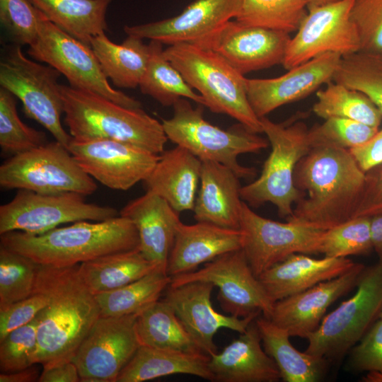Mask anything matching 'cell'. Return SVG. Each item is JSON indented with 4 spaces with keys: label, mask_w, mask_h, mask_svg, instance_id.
Instances as JSON below:
<instances>
[{
    "label": "cell",
    "mask_w": 382,
    "mask_h": 382,
    "mask_svg": "<svg viewBox=\"0 0 382 382\" xmlns=\"http://www.w3.org/2000/svg\"><path fill=\"white\" fill-rule=\"evenodd\" d=\"M366 180L349 149L318 146L298 163L294 183L301 194L287 221L325 231L354 218Z\"/></svg>",
    "instance_id": "obj_1"
},
{
    "label": "cell",
    "mask_w": 382,
    "mask_h": 382,
    "mask_svg": "<svg viewBox=\"0 0 382 382\" xmlns=\"http://www.w3.org/2000/svg\"><path fill=\"white\" fill-rule=\"evenodd\" d=\"M78 265H38L35 291L43 293L48 299L39 313L35 360L43 369L73 361L100 316L96 296L80 278Z\"/></svg>",
    "instance_id": "obj_2"
},
{
    "label": "cell",
    "mask_w": 382,
    "mask_h": 382,
    "mask_svg": "<svg viewBox=\"0 0 382 382\" xmlns=\"http://www.w3.org/2000/svg\"><path fill=\"white\" fill-rule=\"evenodd\" d=\"M134 224L118 216L101 221H80L41 234L19 231L1 234V245L40 265H79L97 257L139 248Z\"/></svg>",
    "instance_id": "obj_3"
},
{
    "label": "cell",
    "mask_w": 382,
    "mask_h": 382,
    "mask_svg": "<svg viewBox=\"0 0 382 382\" xmlns=\"http://www.w3.org/2000/svg\"><path fill=\"white\" fill-rule=\"evenodd\" d=\"M64 122L77 140L109 139L160 155L168 140L162 122L141 108L120 105L98 94L61 85Z\"/></svg>",
    "instance_id": "obj_4"
},
{
    "label": "cell",
    "mask_w": 382,
    "mask_h": 382,
    "mask_svg": "<svg viewBox=\"0 0 382 382\" xmlns=\"http://www.w3.org/2000/svg\"><path fill=\"white\" fill-rule=\"evenodd\" d=\"M163 54L212 112L230 116L252 132L262 133L260 119L247 98L246 78L220 55L188 43L169 45Z\"/></svg>",
    "instance_id": "obj_5"
},
{
    "label": "cell",
    "mask_w": 382,
    "mask_h": 382,
    "mask_svg": "<svg viewBox=\"0 0 382 382\" xmlns=\"http://www.w3.org/2000/svg\"><path fill=\"white\" fill-rule=\"evenodd\" d=\"M202 106L193 108L188 99L180 98L173 105V116L162 120L168 139L186 149L201 161L221 163L240 178L253 177L255 169L241 165L238 157L267 148L268 140L240 123L228 129L212 125L204 119Z\"/></svg>",
    "instance_id": "obj_6"
},
{
    "label": "cell",
    "mask_w": 382,
    "mask_h": 382,
    "mask_svg": "<svg viewBox=\"0 0 382 382\" xmlns=\"http://www.w3.org/2000/svg\"><path fill=\"white\" fill-rule=\"evenodd\" d=\"M260 119L262 133L271 146L260 177L241 187V199L250 206L273 204L281 217H290L293 204L302 197L294 183V172L300 160L311 149L305 122L276 123L266 116Z\"/></svg>",
    "instance_id": "obj_7"
},
{
    "label": "cell",
    "mask_w": 382,
    "mask_h": 382,
    "mask_svg": "<svg viewBox=\"0 0 382 382\" xmlns=\"http://www.w3.org/2000/svg\"><path fill=\"white\" fill-rule=\"evenodd\" d=\"M61 73L50 65L28 59L21 46L4 47L0 60V85L21 101L23 111L68 147L72 137L64 129V101L58 79Z\"/></svg>",
    "instance_id": "obj_8"
},
{
    "label": "cell",
    "mask_w": 382,
    "mask_h": 382,
    "mask_svg": "<svg viewBox=\"0 0 382 382\" xmlns=\"http://www.w3.org/2000/svg\"><path fill=\"white\" fill-rule=\"evenodd\" d=\"M355 294L324 316L307 337L306 352L339 359L350 350L379 318L382 309V265L365 267Z\"/></svg>",
    "instance_id": "obj_9"
},
{
    "label": "cell",
    "mask_w": 382,
    "mask_h": 382,
    "mask_svg": "<svg viewBox=\"0 0 382 382\" xmlns=\"http://www.w3.org/2000/svg\"><path fill=\"white\" fill-rule=\"evenodd\" d=\"M0 186L6 190L76 192L84 196L97 190L93 178L79 166L68 149L56 140L4 161L0 166Z\"/></svg>",
    "instance_id": "obj_10"
},
{
    "label": "cell",
    "mask_w": 382,
    "mask_h": 382,
    "mask_svg": "<svg viewBox=\"0 0 382 382\" xmlns=\"http://www.w3.org/2000/svg\"><path fill=\"white\" fill-rule=\"evenodd\" d=\"M28 53L59 71L71 87L98 94L124 107L141 108L139 101L110 86L91 47L56 26L42 13L37 37Z\"/></svg>",
    "instance_id": "obj_11"
},
{
    "label": "cell",
    "mask_w": 382,
    "mask_h": 382,
    "mask_svg": "<svg viewBox=\"0 0 382 382\" xmlns=\"http://www.w3.org/2000/svg\"><path fill=\"white\" fill-rule=\"evenodd\" d=\"M85 197L76 192L18 190L11 201L0 207V234L19 231L37 235L63 224L101 221L119 216L113 207L88 203Z\"/></svg>",
    "instance_id": "obj_12"
},
{
    "label": "cell",
    "mask_w": 382,
    "mask_h": 382,
    "mask_svg": "<svg viewBox=\"0 0 382 382\" xmlns=\"http://www.w3.org/2000/svg\"><path fill=\"white\" fill-rule=\"evenodd\" d=\"M208 282L219 289L221 308L238 318L262 314L270 318L274 302L253 273L242 249L222 255L195 271L171 277L170 286Z\"/></svg>",
    "instance_id": "obj_13"
},
{
    "label": "cell",
    "mask_w": 382,
    "mask_h": 382,
    "mask_svg": "<svg viewBox=\"0 0 382 382\" xmlns=\"http://www.w3.org/2000/svg\"><path fill=\"white\" fill-rule=\"evenodd\" d=\"M354 1L308 7L289 42L282 66L288 70L326 53L345 57L359 51V35L351 16Z\"/></svg>",
    "instance_id": "obj_14"
},
{
    "label": "cell",
    "mask_w": 382,
    "mask_h": 382,
    "mask_svg": "<svg viewBox=\"0 0 382 382\" xmlns=\"http://www.w3.org/2000/svg\"><path fill=\"white\" fill-rule=\"evenodd\" d=\"M240 229L243 233L242 250L257 277L292 254H319L324 231L302 224L262 217L245 202Z\"/></svg>",
    "instance_id": "obj_15"
},
{
    "label": "cell",
    "mask_w": 382,
    "mask_h": 382,
    "mask_svg": "<svg viewBox=\"0 0 382 382\" xmlns=\"http://www.w3.org/2000/svg\"><path fill=\"white\" fill-rule=\"evenodd\" d=\"M137 315L102 316L79 346L73 362L82 382H116L140 346Z\"/></svg>",
    "instance_id": "obj_16"
},
{
    "label": "cell",
    "mask_w": 382,
    "mask_h": 382,
    "mask_svg": "<svg viewBox=\"0 0 382 382\" xmlns=\"http://www.w3.org/2000/svg\"><path fill=\"white\" fill-rule=\"evenodd\" d=\"M67 149L87 174L116 190H127L144 181L159 159V155L109 139L72 138Z\"/></svg>",
    "instance_id": "obj_17"
},
{
    "label": "cell",
    "mask_w": 382,
    "mask_h": 382,
    "mask_svg": "<svg viewBox=\"0 0 382 382\" xmlns=\"http://www.w3.org/2000/svg\"><path fill=\"white\" fill-rule=\"evenodd\" d=\"M243 0H195L180 13L166 19L125 25L127 35L173 45H201L228 21L235 19Z\"/></svg>",
    "instance_id": "obj_18"
},
{
    "label": "cell",
    "mask_w": 382,
    "mask_h": 382,
    "mask_svg": "<svg viewBox=\"0 0 382 382\" xmlns=\"http://www.w3.org/2000/svg\"><path fill=\"white\" fill-rule=\"evenodd\" d=\"M290 39L287 33L245 25L234 19L199 47L215 52L245 75L282 64Z\"/></svg>",
    "instance_id": "obj_19"
},
{
    "label": "cell",
    "mask_w": 382,
    "mask_h": 382,
    "mask_svg": "<svg viewBox=\"0 0 382 382\" xmlns=\"http://www.w3.org/2000/svg\"><path fill=\"white\" fill-rule=\"evenodd\" d=\"M342 56L326 53L294 66L278 77L246 79L248 102L261 118L275 109L302 99L333 81Z\"/></svg>",
    "instance_id": "obj_20"
},
{
    "label": "cell",
    "mask_w": 382,
    "mask_h": 382,
    "mask_svg": "<svg viewBox=\"0 0 382 382\" xmlns=\"http://www.w3.org/2000/svg\"><path fill=\"white\" fill-rule=\"evenodd\" d=\"M214 287L213 284L203 282L170 285L163 299L172 307L200 349L209 357L218 352L214 337L219 330L227 328L242 333L260 315L238 318L219 313L211 301Z\"/></svg>",
    "instance_id": "obj_21"
},
{
    "label": "cell",
    "mask_w": 382,
    "mask_h": 382,
    "mask_svg": "<svg viewBox=\"0 0 382 382\" xmlns=\"http://www.w3.org/2000/svg\"><path fill=\"white\" fill-rule=\"evenodd\" d=\"M365 267L355 263L337 277L274 302L270 319L291 337L306 339L318 328L330 305L357 286Z\"/></svg>",
    "instance_id": "obj_22"
},
{
    "label": "cell",
    "mask_w": 382,
    "mask_h": 382,
    "mask_svg": "<svg viewBox=\"0 0 382 382\" xmlns=\"http://www.w3.org/2000/svg\"><path fill=\"white\" fill-rule=\"evenodd\" d=\"M120 215L129 219L136 226L141 254L166 270L177 230L182 222L179 213L163 198L147 190L129 201Z\"/></svg>",
    "instance_id": "obj_23"
},
{
    "label": "cell",
    "mask_w": 382,
    "mask_h": 382,
    "mask_svg": "<svg viewBox=\"0 0 382 382\" xmlns=\"http://www.w3.org/2000/svg\"><path fill=\"white\" fill-rule=\"evenodd\" d=\"M243 233L241 229L221 227L197 221L194 224L181 222L166 267L173 277L191 272L226 253L242 249Z\"/></svg>",
    "instance_id": "obj_24"
},
{
    "label": "cell",
    "mask_w": 382,
    "mask_h": 382,
    "mask_svg": "<svg viewBox=\"0 0 382 382\" xmlns=\"http://www.w3.org/2000/svg\"><path fill=\"white\" fill-rule=\"evenodd\" d=\"M209 369L217 382H277L274 361L265 352L255 319L238 338L209 357Z\"/></svg>",
    "instance_id": "obj_25"
},
{
    "label": "cell",
    "mask_w": 382,
    "mask_h": 382,
    "mask_svg": "<svg viewBox=\"0 0 382 382\" xmlns=\"http://www.w3.org/2000/svg\"><path fill=\"white\" fill-rule=\"evenodd\" d=\"M355 263L348 257L324 256L316 259L295 253L265 271L258 279L274 303L337 277Z\"/></svg>",
    "instance_id": "obj_26"
},
{
    "label": "cell",
    "mask_w": 382,
    "mask_h": 382,
    "mask_svg": "<svg viewBox=\"0 0 382 382\" xmlns=\"http://www.w3.org/2000/svg\"><path fill=\"white\" fill-rule=\"evenodd\" d=\"M239 179L234 171L221 163L202 161L200 187L192 210L195 220L240 229L243 201Z\"/></svg>",
    "instance_id": "obj_27"
},
{
    "label": "cell",
    "mask_w": 382,
    "mask_h": 382,
    "mask_svg": "<svg viewBox=\"0 0 382 382\" xmlns=\"http://www.w3.org/2000/svg\"><path fill=\"white\" fill-rule=\"evenodd\" d=\"M202 161L186 149L176 145L164 151L143 181L147 190L163 198L178 213L193 210Z\"/></svg>",
    "instance_id": "obj_28"
},
{
    "label": "cell",
    "mask_w": 382,
    "mask_h": 382,
    "mask_svg": "<svg viewBox=\"0 0 382 382\" xmlns=\"http://www.w3.org/2000/svg\"><path fill=\"white\" fill-rule=\"evenodd\" d=\"M204 353H188L140 345L116 382H144L160 377L188 374L214 381Z\"/></svg>",
    "instance_id": "obj_29"
},
{
    "label": "cell",
    "mask_w": 382,
    "mask_h": 382,
    "mask_svg": "<svg viewBox=\"0 0 382 382\" xmlns=\"http://www.w3.org/2000/svg\"><path fill=\"white\" fill-rule=\"evenodd\" d=\"M255 323L265 352L274 361L285 382H316L327 369V359L300 352L291 343L289 332L264 316Z\"/></svg>",
    "instance_id": "obj_30"
},
{
    "label": "cell",
    "mask_w": 382,
    "mask_h": 382,
    "mask_svg": "<svg viewBox=\"0 0 382 382\" xmlns=\"http://www.w3.org/2000/svg\"><path fill=\"white\" fill-rule=\"evenodd\" d=\"M91 47L103 72L120 88H135L146 69L151 51L143 39L127 35L122 44H115L105 33L93 37Z\"/></svg>",
    "instance_id": "obj_31"
},
{
    "label": "cell",
    "mask_w": 382,
    "mask_h": 382,
    "mask_svg": "<svg viewBox=\"0 0 382 382\" xmlns=\"http://www.w3.org/2000/svg\"><path fill=\"white\" fill-rule=\"evenodd\" d=\"M157 268L164 269L147 260L137 248L82 262L78 265V273L96 295L129 284Z\"/></svg>",
    "instance_id": "obj_32"
},
{
    "label": "cell",
    "mask_w": 382,
    "mask_h": 382,
    "mask_svg": "<svg viewBox=\"0 0 382 382\" xmlns=\"http://www.w3.org/2000/svg\"><path fill=\"white\" fill-rule=\"evenodd\" d=\"M56 26L91 47L105 33L106 12L112 0H30Z\"/></svg>",
    "instance_id": "obj_33"
},
{
    "label": "cell",
    "mask_w": 382,
    "mask_h": 382,
    "mask_svg": "<svg viewBox=\"0 0 382 382\" xmlns=\"http://www.w3.org/2000/svg\"><path fill=\"white\" fill-rule=\"evenodd\" d=\"M136 331L140 345L188 353H204L172 307L163 299L154 302L137 314Z\"/></svg>",
    "instance_id": "obj_34"
},
{
    "label": "cell",
    "mask_w": 382,
    "mask_h": 382,
    "mask_svg": "<svg viewBox=\"0 0 382 382\" xmlns=\"http://www.w3.org/2000/svg\"><path fill=\"white\" fill-rule=\"evenodd\" d=\"M166 270L157 268L116 289L95 295L102 316L137 315L154 302L170 286Z\"/></svg>",
    "instance_id": "obj_35"
},
{
    "label": "cell",
    "mask_w": 382,
    "mask_h": 382,
    "mask_svg": "<svg viewBox=\"0 0 382 382\" xmlns=\"http://www.w3.org/2000/svg\"><path fill=\"white\" fill-rule=\"evenodd\" d=\"M151 54L140 81L141 93L163 106H173L180 98L191 100L204 106L203 98L194 91L181 74L164 56L162 43L151 40Z\"/></svg>",
    "instance_id": "obj_36"
},
{
    "label": "cell",
    "mask_w": 382,
    "mask_h": 382,
    "mask_svg": "<svg viewBox=\"0 0 382 382\" xmlns=\"http://www.w3.org/2000/svg\"><path fill=\"white\" fill-rule=\"evenodd\" d=\"M314 113L325 120L340 117L355 120L378 128L382 112L364 93L332 81L316 93Z\"/></svg>",
    "instance_id": "obj_37"
},
{
    "label": "cell",
    "mask_w": 382,
    "mask_h": 382,
    "mask_svg": "<svg viewBox=\"0 0 382 382\" xmlns=\"http://www.w3.org/2000/svg\"><path fill=\"white\" fill-rule=\"evenodd\" d=\"M308 5V0H243L235 20L245 25L289 34L298 30Z\"/></svg>",
    "instance_id": "obj_38"
},
{
    "label": "cell",
    "mask_w": 382,
    "mask_h": 382,
    "mask_svg": "<svg viewBox=\"0 0 382 382\" xmlns=\"http://www.w3.org/2000/svg\"><path fill=\"white\" fill-rule=\"evenodd\" d=\"M333 81L364 93L382 112V52L342 57Z\"/></svg>",
    "instance_id": "obj_39"
},
{
    "label": "cell",
    "mask_w": 382,
    "mask_h": 382,
    "mask_svg": "<svg viewBox=\"0 0 382 382\" xmlns=\"http://www.w3.org/2000/svg\"><path fill=\"white\" fill-rule=\"evenodd\" d=\"M38 264L0 244V311L34 293Z\"/></svg>",
    "instance_id": "obj_40"
},
{
    "label": "cell",
    "mask_w": 382,
    "mask_h": 382,
    "mask_svg": "<svg viewBox=\"0 0 382 382\" xmlns=\"http://www.w3.org/2000/svg\"><path fill=\"white\" fill-rule=\"evenodd\" d=\"M45 132L32 128L20 119L14 96L0 88V147L11 156L47 143Z\"/></svg>",
    "instance_id": "obj_41"
},
{
    "label": "cell",
    "mask_w": 382,
    "mask_h": 382,
    "mask_svg": "<svg viewBox=\"0 0 382 382\" xmlns=\"http://www.w3.org/2000/svg\"><path fill=\"white\" fill-rule=\"evenodd\" d=\"M372 249L371 218L368 217H355L324 231L320 243V253L330 257L364 255Z\"/></svg>",
    "instance_id": "obj_42"
},
{
    "label": "cell",
    "mask_w": 382,
    "mask_h": 382,
    "mask_svg": "<svg viewBox=\"0 0 382 382\" xmlns=\"http://www.w3.org/2000/svg\"><path fill=\"white\" fill-rule=\"evenodd\" d=\"M378 128L355 120L330 117L308 130L311 148L331 146L350 149L369 140Z\"/></svg>",
    "instance_id": "obj_43"
},
{
    "label": "cell",
    "mask_w": 382,
    "mask_h": 382,
    "mask_svg": "<svg viewBox=\"0 0 382 382\" xmlns=\"http://www.w3.org/2000/svg\"><path fill=\"white\" fill-rule=\"evenodd\" d=\"M38 323L39 313L31 322L11 331L0 341L1 372H13L36 364Z\"/></svg>",
    "instance_id": "obj_44"
},
{
    "label": "cell",
    "mask_w": 382,
    "mask_h": 382,
    "mask_svg": "<svg viewBox=\"0 0 382 382\" xmlns=\"http://www.w3.org/2000/svg\"><path fill=\"white\" fill-rule=\"evenodd\" d=\"M41 14L30 0H0V22L13 44L35 42Z\"/></svg>",
    "instance_id": "obj_45"
},
{
    "label": "cell",
    "mask_w": 382,
    "mask_h": 382,
    "mask_svg": "<svg viewBox=\"0 0 382 382\" xmlns=\"http://www.w3.org/2000/svg\"><path fill=\"white\" fill-rule=\"evenodd\" d=\"M350 367L368 371L366 381H382V318H378L351 349Z\"/></svg>",
    "instance_id": "obj_46"
},
{
    "label": "cell",
    "mask_w": 382,
    "mask_h": 382,
    "mask_svg": "<svg viewBox=\"0 0 382 382\" xmlns=\"http://www.w3.org/2000/svg\"><path fill=\"white\" fill-rule=\"evenodd\" d=\"M351 16L359 35V51L382 52V0H355Z\"/></svg>",
    "instance_id": "obj_47"
},
{
    "label": "cell",
    "mask_w": 382,
    "mask_h": 382,
    "mask_svg": "<svg viewBox=\"0 0 382 382\" xmlns=\"http://www.w3.org/2000/svg\"><path fill=\"white\" fill-rule=\"evenodd\" d=\"M47 302L45 294L35 291L30 296L0 311V341L11 331L35 319Z\"/></svg>",
    "instance_id": "obj_48"
},
{
    "label": "cell",
    "mask_w": 382,
    "mask_h": 382,
    "mask_svg": "<svg viewBox=\"0 0 382 382\" xmlns=\"http://www.w3.org/2000/svg\"><path fill=\"white\" fill-rule=\"evenodd\" d=\"M382 216V163L366 172L364 187L355 217Z\"/></svg>",
    "instance_id": "obj_49"
},
{
    "label": "cell",
    "mask_w": 382,
    "mask_h": 382,
    "mask_svg": "<svg viewBox=\"0 0 382 382\" xmlns=\"http://www.w3.org/2000/svg\"><path fill=\"white\" fill-rule=\"evenodd\" d=\"M360 168L367 172L382 163V129L366 142L349 149Z\"/></svg>",
    "instance_id": "obj_50"
},
{
    "label": "cell",
    "mask_w": 382,
    "mask_h": 382,
    "mask_svg": "<svg viewBox=\"0 0 382 382\" xmlns=\"http://www.w3.org/2000/svg\"><path fill=\"white\" fill-rule=\"evenodd\" d=\"M80 375L73 361L66 362L50 368H44L38 382H79Z\"/></svg>",
    "instance_id": "obj_51"
},
{
    "label": "cell",
    "mask_w": 382,
    "mask_h": 382,
    "mask_svg": "<svg viewBox=\"0 0 382 382\" xmlns=\"http://www.w3.org/2000/svg\"><path fill=\"white\" fill-rule=\"evenodd\" d=\"M35 364L26 369L0 374V382H35L38 381L40 376Z\"/></svg>",
    "instance_id": "obj_52"
},
{
    "label": "cell",
    "mask_w": 382,
    "mask_h": 382,
    "mask_svg": "<svg viewBox=\"0 0 382 382\" xmlns=\"http://www.w3.org/2000/svg\"><path fill=\"white\" fill-rule=\"evenodd\" d=\"M371 233L373 249L378 257V263L382 265V216L371 218Z\"/></svg>",
    "instance_id": "obj_53"
},
{
    "label": "cell",
    "mask_w": 382,
    "mask_h": 382,
    "mask_svg": "<svg viewBox=\"0 0 382 382\" xmlns=\"http://www.w3.org/2000/svg\"><path fill=\"white\" fill-rule=\"evenodd\" d=\"M308 7H310V6L328 4L338 1L340 0H308Z\"/></svg>",
    "instance_id": "obj_54"
},
{
    "label": "cell",
    "mask_w": 382,
    "mask_h": 382,
    "mask_svg": "<svg viewBox=\"0 0 382 382\" xmlns=\"http://www.w3.org/2000/svg\"><path fill=\"white\" fill-rule=\"evenodd\" d=\"M379 318H382V309H381V313H380Z\"/></svg>",
    "instance_id": "obj_55"
}]
</instances>
